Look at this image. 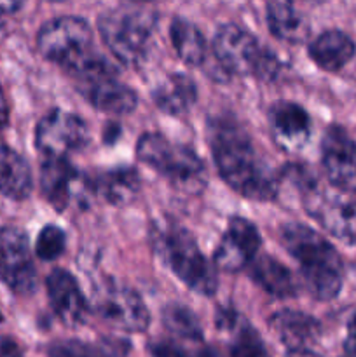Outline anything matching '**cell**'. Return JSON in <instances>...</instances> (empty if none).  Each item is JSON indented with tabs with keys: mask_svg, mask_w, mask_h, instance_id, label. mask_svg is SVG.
Segmentation results:
<instances>
[{
	"mask_svg": "<svg viewBox=\"0 0 356 357\" xmlns=\"http://www.w3.org/2000/svg\"><path fill=\"white\" fill-rule=\"evenodd\" d=\"M208 136L216 169L234 192L253 201L276 199L279 180L236 119L216 117L209 122Z\"/></svg>",
	"mask_w": 356,
	"mask_h": 357,
	"instance_id": "obj_1",
	"label": "cell"
},
{
	"mask_svg": "<svg viewBox=\"0 0 356 357\" xmlns=\"http://www.w3.org/2000/svg\"><path fill=\"white\" fill-rule=\"evenodd\" d=\"M279 241L297 261L307 291L320 302H330L344 284L341 255L325 237L300 223H286L279 229Z\"/></svg>",
	"mask_w": 356,
	"mask_h": 357,
	"instance_id": "obj_2",
	"label": "cell"
},
{
	"mask_svg": "<svg viewBox=\"0 0 356 357\" xmlns=\"http://www.w3.org/2000/svg\"><path fill=\"white\" fill-rule=\"evenodd\" d=\"M37 47L49 61L56 63L79 80L108 65L93 47L89 23L79 16H58L42 24Z\"/></svg>",
	"mask_w": 356,
	"mask_h": 357,
	"instance_id": "obj_3",
	"label": "cell"
},
{
	"mask_svg": "<svg viewBox=\"0 0 356 357\" xmlns=\"http://www.w3.org/2000/svg\"><path fill=\"white\" fill-rule=\"evenodd\" d=\"M152 248L164 265L194 293L213 296L218 288L215 267L201 253L194 236L175 222L154 223Z\"/></svg>",
	"mask_w": 356,
	"mask_h": 357,
	"instance_id": "obj_4",
	"label": "cell"
},
{
	"mask_svg": "<svg viewBox=\"0 0 356 357\" xmlns=\"http://www.w3.org/2000/svg\"><path fill=\"white\" fill-rule=\"evenodd\" d=\"M285 174L295 181L304 209L314 222L335 239L356 244V192L323 185L300 166H292Z\"/></svg>",
	"mask_w": 356,
	"mask_h": 357,
	"instance_id": "obj_5",
	"label": "cell"
},
{
	"mask_svg": "<svg viewBox=\"0 0 356 357\" xmlns=\"http://www.w3.org/2000/svg\"><path fill=\"white\" fill-rule=\"evenodd\" d=\"M156 20V13L147 7L124 3L98 17V31L108 51L122 65L138 66L149 56Z\"/></svg>",
	"mask_w": 356,
	"mask_h": 357,
	"instance_id": "obj_6",
	"label": "cell"
},
{
	"mask_svg": "<svg viewBox=\"0 0 356 357\" xmlns=\"http://www.w3.org/2000/svg\"><path fill=\"white\" fill-rule=\"evenodd\" d=\"M136 155L180 190L195 194L205 188V162L187 145L171 142L159 132H145L136 143Z\"/></svg>",
	"mask_w": 356,
	"mask_h": 357,
	"instance_id": "obj_7",
	"label": "cell"
},
{
	"mask_svg": "<svg viewBox=\"0 0 356 357\" xmlns=\"http://www.w3.org/2000/svg\"><path fill=\"white\" fill-rule=\"evenodd\" d=\"M213 52L223 72L232 75H253L260 80H272L281 68L278 56L271 49L258 44L250 31L232 23L216 30Z\"/></svg>",
	"mask_w": 356,
	"mask_h": 357,
	"instance_id": "obj_8",
	"label": "cell"
},
{
	"mask_svg": "<svg viewBox=\"0 0 356 357\" xmlns=\"http://www.w3.org/2000/svg\"><path fill=\"white\" fill-rule=\"evenodd\" d=\"M94 312L115 330L140 333L150 324V314L145 302L135 289L108 281L96 288L93 295Z\"/></svg>",
	"mask_w": 356,
	"mask_h": 357,
	"instance_id": "obj_9",
	"label": "cell"
},
{
	"mask_svg": "<svg viewBox=\"0 0 356 357\" xmlns=\"http://www.w3.org/2000/svg\"><path fill=\"white\" fill-rule=\"evenodd\" d=\"M89 142V129L79 115L72 112H47L35 128V146L45 159H66V155L82 150Z\"/></svg>",
	"mask_w": 356,
	"mask_h": 357,
	"instance_id": "obj_10",
	"label": "cell"
},
{
	"mask_svg": "<svg viewBox=\"0 0 356 357\" xmlns=\"http://www.w3.org/2000/svg\"><path fill=\"white\" fill-rule=\"evenodd\" d=\"M0 279L16 295H31L37 288V271L24 230L7 225L0 229Z\"/></svg>",
	"mask_w": 356,
	"mask_h": 357,
	"instance_id": "obj_11",
	"label": "cell"
},
{
	"mask_svg": "<svg viewBox=\"0 0 356 357\" xmlns=\"http://www.w3.org/2000/svg\"><path fill=\"white\" fill-rule=\"evenodd\" d=\"M321 164L332 187L356 192V142L341 126L334 124L325 131Z\"/></svg>",
	"mask_w": 356,
	"mask_h": 357,
	"instance_id": "obj_12",
	"label": "cell"
},
{
	"mask_svg": "<svg viewBox=\"0 0 356 357\" xmlns=\"http://www.w3.org/2000/svg\"><path fill=\"white\" fill-rule=\"evenodd\" d=\"M258 248H260V236L257 227L246 218L234 216L229 220V225L220 237V243L213 255L215 267L229 274L243 271L255 260Z\"/></svg>",
	"mask_w": 356,
	"mask_h": 357,
	"instance_id": "obj_13",
	"label": "cell"
},
{
	"mask_svg": "<svg viewBox=\"0 0 356 357\" xmlns=\"http://www.w3.org/2000/svg\"><path fill=\"white\" fill-rule=\"evenodd\" d=\"M49 302L56 317L68 328H79L86 323L89 305L82 295L77 279L63 268H54L45 281Z\"/></svg>",
	"mask_w": 356,
	"mask_h": 357,
	"instance_id": "obj_14",
	"label": "cell"
},
{
	"mask_svg": "<svg viewBox=\"0 0 356 357\" xmlns=\"http://www.w3.org/2000/svg\"><path fill=\"white\" fill-rule=\"evenodd\" d=\"M269 126L274 142L286 150H299L311 136V117L293 101H276L269 108Z\"/></svg>",
	"mask_w": 356,
	"mask_h": 357,
	"instance_id": "obj_15",
	"label": "cell"
},
{
	"mask_svg": "<svg viewBox=\"0 0 356 357\" xmlns=\"http://www.w3.org/2000/svg\"><path fill=\"white\" fill-rule=\"evenodd\" d=\"M82 91L89 103L105 114L128 115L138 107V94L117 80V72L82 82Z\"/></svg>",
	"mask_w": 356,
	"mask_h": 357,
	"instance_id": "obj_16",
	"label": "cell"
},
{
	"mask_svg": "<svg viewBox=\"0 0 356 357\" xmlns=\"http://www.w3.org/2000/svg\"><path fill=\"white\" fill-rule=\"evenodd\" d=\"M82 176L68 159H45L40 167V188L44 197L56 211H65L77 197L75 188Z\"/></svg>",
	"mask_w": 356,
	"mask_h": 357,
	"instance_id": "obj_17",
	"label": "cell"
},
{
	"mask_svg": "<svg viewBox=\"0 0 356 357\" xmlns=\"http://www.w3.org/2000/svg\"><path fill=\"white\" fill-rule=\"evenodd\" d=\"M89 190L112 206H126L138 195L140 176L131 166H115L89 178Z\"/></svg>",
	"mask_w": 356,
	"mask_h": 357,
	"instance_id": "obj_18",
	"label": "cell"
},
{
	"mask_svg": "<svg viewBox=\"0 0 356 357\" xmlns=\"http://www.w3.org/2000/svg\"><path fill=\"white\" fill-rule=\"evenodd\" d=\"M269 328L278 335L279 340L292 349H307L321 333V326L313 316L299 310H279L269 319Z\"/></svg>",
	"mask_w": 356,
	"mask_h": 357,
	"instance_id": "obj_19",
	"label": "cell"
},
{
	"mask_svg": "<svg viewBox=\"0 0 356 357\" xmlns=\"http://www.w3.org/2000/svg\"><path fill=\"white\" fill-rule=\"evenodd\" d=\"M309 56L320 68L339 72L355 56V42L341 30H327L309 44Z\"/></svg>",
	"mask_w": 356,
	"mask_h": 357,
	"instance_id": "obj_20",
	"label": "cell"
},
{
	"mask_svg": "<svg viewBox=\"0 0 356 357\" xmlns=\"http://www.w3.org/2000/svg\"><path fill=\"white\" fill-rule=\"evenodd\" d=\"M31 188L34 178L27 159L10 146H0V192L13 201H23Z\"/></svg>",
	"mask_w": 356,
	"mask_h": 357,
	"instance_id": "obj_21",
	"label": "cell"
},
{
	"mask_svg": "<svg viewBox=\"0 0 356 357\" xmlns=\"http://www.w3.org/2000/svg\"><path fill=\"white\" fill-rule=\"evenodd\" d=\"M154 103L168 115H181L198 100V87L191 77L171 73L152 91Z\"/></svg>",
	"mask_w": 356,
	"mask_h": 357,
	"instance_id": "obj_22",
	"label": "cell"
},
{
	"mask_svg": "<svg viewBox=\"0 0 356 357\" xmlns=\"http://www.w3.org/2000/svg\"><path fill=\"white\" fill-rule=\"evenodd\" d=\"M250 275L258 288L276 298H292L299 291V284L293 279L292 272L281 261L267 255L255 258Z\"/></svg>",
	"mask_w": 356,
	"mask_h": 357,
	"instance_id": "obj_23",
	"label": "cell"
},
{
	"mask_svg": "<svg viewBox=\"0 0 356 357\" xmlns=\"http://www.w3.org/2000/svg\"><path fill=\"white\" fill-rule=\"evenodd\" d=\"M265 16L271 33L288 44H300L309 35V21L288 2H269Z\"/></svg>",
	"mask_w": 356,
	"mask_h": 357,
	"instance_id": "obj_24",
	"label": "cell"
},
{
	"mask_svg": "<svg viewBox=\"0 0 356 357\" xmlns=\"http://www.w3.org/2000/svg\"><path fill=\"white\" fill-rule=\"evenodd\" d=\"M216 326L232 333L230 357H271L260 335L232 310H220Z\"/></svg>",
	"mask_w": 356,
	"mask_h": 357,
	"instance_id": "obj_25",
	"label": "cell"
},
{
	"mask_svg": "<svg viewBox=\"0 0 356 357\" xmlns=\"http://www.w3.org/2000/svg\"><path fill=\"white\" fill-rule=\"evenodd\" d=\"M171 44L178 58L188 66H201L208 59V45L205 35L194 23L185 17H175L170 26Z\"/></svg>",
	"mask_w": 356,
	"mask_h": 357,
	"instance_id": "obj_26",
	"label": "cell"
},
{
	"mask_svg": "<svg viewBox=\"0 0 356 357\" xmlns=\"http://www.w3.org/2000/svg\"><path fill=\"white\" fill-rule=\"evenodd\" d=\"M129 344L124 340L103 338L98 344L82 340H58L47 347V357H124Z\"/></svg>",
	"mask_w": 356,
	"mask_h": 357,
	"instance_id": "obj_27",
	"label": "cell"
},
{
	"mask_svg": "<svg viewBox=\"0 0 356 357\" xmlns=\"http://www.w3.org/2000/svg\"><path fill=\"white\" fill-rule=\"evenodd\" d=\"M163 324L171 335L188 342H201L202 330L198 317L181 303H170L163 309Z\"/></svg>",
	"mask_w": 356,
	"mask_h": 357,
	"instance_id": "obj_28",
	"label": "cell"
},
{
	"mask_svg": "<svg viewBox=\"0 0 356 357\" xmlns=\"http://www.w3.org/2000/svg\"><path fill=\"white\" fill-rule=\"evenodd\" d=\"M66 248V236L59 227L45 225L38 232L37 243H35V253L40 260L52 261L58 260Z\"/></svg>",
	"mask_w": 356,
	"mask_h": 357,
	"instance_id": "obj_29",
	"label": "cell"
},
{
	"mask_svg": "<svg viewBox=\"0 0 356 357\" xmlns=\"http://www.w3.org/2000/svg\"><path fill=\"white\" fill-rule=\"evenodd\" d=\"M152 357H191L181 345L171 340H156L149 345Z\"/></svg>",
	"mask_w": 356,
	"mask_h": 357,
	"instance_id": "obj_30",
	"label": "cell"
},
{
	"mask_svg": "<svg viewBox=\"0 0 356 357\" xmlns=\"http://www.w3.org/2000/svg\"><path fill=\"white\" fill-rule=\"evenodd\" d=\"M0 357H23V349L13 337L0 335Z\"/></svg>",
	"mask_w": 356,
	"mask_h": 357,
	"instance_id": "obj_31",
	"label": "cell"
},
{
	"mask_svg": "<svg viewBox=\"0 0 356 357\" xmlns=\"http://www.w3.org/2000/svg\"><path fill=\"white\" fill-rule=\"evenodd\" d=\"M7 122H9V105H7L3 89L0 87V132L6 129Z\"/></svg>",
	"mask_w": 356,
	"mask_h": 357,
	"instance_id": "obj_32",
	"label": "cell"
},
{
	"mask_svg": "<svg viewBox=\"0 0 356 357\" xmlns=\"http://www.w3.org/2000/svg\"><path fill=\"white\" fill-rule=\"evenodd\" d=\"M23 7L21 2H0V14H14Z\"/></svg>",
	"mask_w": 356,
	"mask_h": 357,
	"instance_id": "obj_33",
	"label": "cell"
},
{
	"mask_svg": "<svg viewBox=\"0 0 356 357\" xmlns=\"http://www.w3.org/2000/svg\"><path fill=\"white\" fill-rule=\"evenodd\" d=\"M286 357H320L316 352H313L311 349H292L288 351Z\"/></svg>",
	"mask_w": 356,
	"mask_h": 357,
	"instance_id": "obj_34",
	"label": "cell"
},
{
	"mask_svg": "<svg viewBox=\"0 0 356 357\" xmlns=\"http://www.w3.org/2000/svg\"><path fill=\"white\" fill-rule=\"evenodd\" d=\"M195 357H218V356H216V352L209 351V349H205V351L199 352V354L195 356Z\"/></svg>",
	"mask_w": 356,
	"mask_h": 357,
	"instance_id": "obj_35",
	"label": "cell"
},
{
	"mask_svg": "<svg viewBox=\"0 0 356 357\" xmlns=\"http://www.w3.org/2000/svg\"><path fill=\"white\" fill-rule=\"evenodd\" d=\"M349 335H356V314L353 316L351 323H349Z\"/></svg>",
	"mask_w": 356,
	"mask_h": 357,
	"instance_id": "obj_36",
	"label": "cell"
},
{
	"mask_svg": "<svg viewBox=\"0 0 356 357\" xmlns=\"http://www.w3.org/2000/svg\"><path fill=\"white\" fill-rule=\"evenodd\" d=\"M2 321H3V316H2V310H0V324H2Z\"/></svg>",
	"mask_w": 356,
	"mask_h": 357,
	"instance_id": "obj_37",
	"label": "cell"
}]
</instances>
